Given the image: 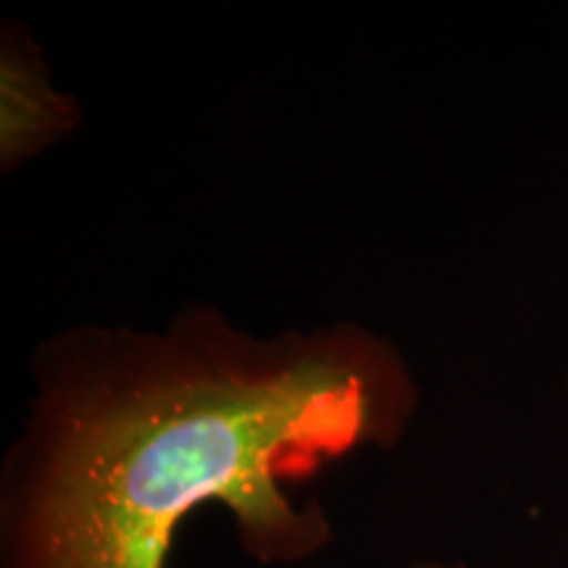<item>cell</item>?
<instances>
[{"instance_id": "1", "label": "cell", "mask_w": 568, "mask_h": 568, "mask_svg": "<svg viewBox=\"0 0 568 568\" xmlns=\"http://www.w3.org/2000/svg\"><path fill=\"white\" fill-rule=\"evenodd\" d=\"M410 414L406 366L358 326L261 343L193 314L163 335H71L40 368L17 568H163L209 500L255 556L301 558L326 524L290 508L280 481L389 443Z\"/></svg>"}, {"instance_id": "2", "label": "cell", "mask_w": 568, "mask_h": 568, "mask_svg": "<svg viewBox=\"0 0 568 568\" xmlns=\"http://www.w3.org/2000/svg\"><path fill=\"white\" fill-rule=\"evenodd\" d=\"M6 77H3V155L19 159V155L34 151L55 132V124L63 122L55 109V98L45 88L42 77L32 71L30 63H19V55L6 53Z\"/></svg>"}]
</instances>
